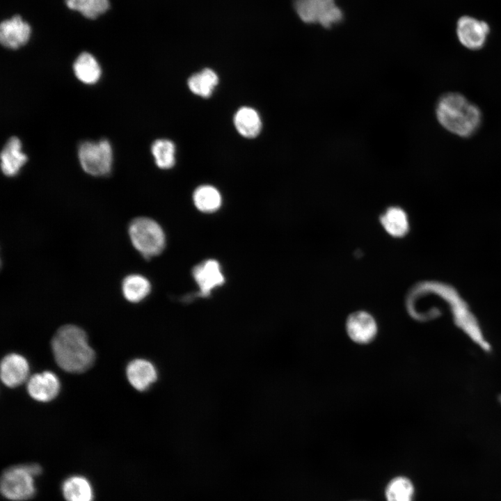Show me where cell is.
Instances as JSON below:
<instances>
[{
  "label": "cell",
  "mask_w": 501,
  "mask_h": 501,
  "mask_svg": "<svg viewBox=\"0 0 501 501\" xmlns=\"http://www.w3.org/2000/svg\"><path fill=\"white\" fill-rule=\"evenodd\" d=\"M57 365L70 373H81L88 369L95 358L86 333L79 327L67 324L59 328L51 342Z\"/></svg>",
  "instance_id": "1"
},
{
  "label": "cell",
  "mask_w": 501,
  "mask_h": 501,
  "mask_svg": "<svg viewBox=\"0 0 501 501\" xmlns=\"http://www.w3.org/2000/svg\"><path fill=\"white\" fill-rule=\"evenodd\" d=\"M436 115L443 127L461 137L472 135L482 122L479 109L456 93H447L440 98Z\"/></svg>",
  "instance_id": "2"
},
{
  "label": "cell",
  "mask_w": 501,
  "mask_h": 501,
  "mask_svg": "<svg viewBox=\"0 0 501 501\" xmlns=\"http://www.w3.org/2000/svg\"><path fill=\"white\" fill-rule=\"evenodd\" d=\"M132 245L145 258L160 254L165 246V235L161 226L147 217L133 219L129 225Z\"/></svg>",
  "instance_id": "3"
},
{
  "label": "cell",
  "mask_w": 501,
  "mask_h": 501,
  "mask_svg": "<svg viewBox=\"0 0 501 501\" xmlns=\"http://www.w3.org/2000/svg\"><path fill=\"white\" fill-rule=\"evenodd\" d=\"M294 7L304 23L319 24L326 29L340 23L344 17L335 0H294Z\"/></svg>",
  "instance_id": "4"
},
{
  "label": "cell",
  "mask_w": 501,
  "mask_h": 501,
  "mask_svg": "<svg viewBox=\"0 0 501 501\" xmlns=\"http://www.w3.org/2000/svg\"><path fill=\"white\" fill-rule=\"evenodd\" d=\"M78 156L84 170L91 175L104 176L111 171L112 149L106 139L82 143L79 147Z\"/></svg>",
  "instance_id": "5"
},
{
  "label": "cell",
  "mask_w": 501,
  "mask_h": 501,
  "mask_svg": "<svg viewBox=\"0 0 501 501\" xmlns=\"http://www.w3.org/2000/svg\"><path fill=\"white\" fill-rule=\"evenodd\" d=\"M33 475L26 465L10 467L3 473L1 479V492L12 500H25L35 493Z\"/></svg>",
  "instance_id": "6"
},
{
  "label": "cell",
  "mask_w": 501,
  "mask_h": 501,
  "mask_svg": "<svg viewBox=\"0 0 501 501\" xmlns=\"http://www.w3.org/2000/svg\"><path fill=\"white\" fill-rule=\"evenodd\" d=\"M491 29L488 24L470 16H462L457 20L456 32L460 43L470 50H479L486 42Z\"/></svg>",
  "instance_id": "7"
},
{
  "label": "cell",
  "mask_w": 501,
  "mask_h": 501,
  "mask_svg": "<svg viewBox=\"0 0 501 501\" xmlns=\"http://www.w3.org/2000/svg\"><path fill=\"white\" fill-rule=\"evenodd\" d=\"M345 328L349 337L358 344L370 343L378 333V325L374 317L364 310L351 313L347 318Z\"/></svg>",
  "instance_id": "8"
},
{
  "label": "cell",
  "mask_w": 501,
  "mask_h": 501,
  "mask_svg": "<svg viewBox=\"0 0 501 501\" xmlns=\"http://www.w3.org/2000/svg\"><path fill=\"white\" fill-rule=\"evenodd\" d=\"M26 388L29 395L38 401H49L60 390L58 377L51 372L37 373L28 379Z\"/></svg>",
  "instance_id": "9"
},
{
  "label": "cell",
  "mask_w": 501,
  "mask_h": 501,
  "mask_svg": "<svg viewBox=\"0 0 501 501\" xmlns=\"http://www.w3.org/2000/svg\"><path fill=\"white\" fill-rule=\"evenodd\" d=\"M29 366L26 359L17 353H10L1 363L0 375L3 384L15 388L28 379Z\"/></svg>",
  "instance_id": "10"
},
{
  "label": "cell",
  "mask_w": 501,
  "mask_h": 501,
  "mask_svg": "<svg viewBox=\"0 0 501 501\" xmlns=\"http://www.w3.org/2000/svg\"><path fill=\"white\" fill-rule=\"evenodd\" d=\"M31 28L19 15L1 22L0 40L10 49H17L25 45L29 39Z\"/></svg>",
  "instance_id": "11"
},
{
  "label": "cell",
  "mask_w": 501,
  "mask_h": 501,
  "mask_svg": "<svg viewBox=\"0 0 501 501\" xmlns=\"http://www.w3.org/2000/svg\"><path fill=\"white\" fill-rule=\"evenodd\" d=\"M193 276L200 288V295L207 296L211 291L224 283V277L218 262L214 260H205L196 265Z\"/></svg>",
  "instance_id": "12"
},
{
  "label": "cell",
  "mask_w": 501,
  "mask_h": 501,
  "mask_svg": "<svg viewBox=\"0 0 501 501\" xmlns=\"http://www.w3.org/2000/svg\"><path fill=\"white\" fill-rule=\"evenodd\" d=\"M126 375L129 383L138 391H145L156 381L157 371L149 360L136 358L129 363Z\"/></svg>",
  "instance_id": "13"
},
{
  "label": "cell",
  "mask_w": 501,
  "mask_h": 501,
  "mask_svg": "<svg viewBox=\"0 0 501 501\" xmlns=\"http://www.w3.org/2000/svg\"><path fill=\"white\" fill-rule=\"evenodd\" d=\"M22 144L17 137L10 138L1 153V167L3 173L12 177L18 173L26 162L27 157L22 150Z\"/></svg>",
  "instance_id": "14"
},
{
  "label": "cell",
  "mask_w": 501,
  "mask_h": 501,
  "mask_svg": "<svg viewBox=\"0 0 501 501\" xmlns=\"http://www.w3.org/2000/svg\"><path fill=\"white\" fill-rule=\"evenodd\" d=\"M381 225L391 237L401 238L409 230V221L406 212L398 206H390L379 217Z\"/></svg>",
  "instance_id": "15"
},
{
  "label": "cell",
  "mask_w": 501,
  "mask_h": 501,
  "mask_svg": "<svg viewBox=\"0 0 501 501\" xmlns=\"http://www.w3.org/2000/svg\"><path fill=\"white\" fill-rule=\"evenodd\" d=\"M234 125L242 136L247 138H255L261 132L262 120L254 109L249 106L239 108L234 116Z\"/></svg>",
  "instance_id": "16"
},
{
  "label": "cell",
  "mask_w": 501,
  "mask_h": 501,
  "mask_svg": "<svg viewBox=\"0 0 501 501\" xmlns=\"http://www.w3.org/2000/svg\"><path fill=\"white\" fill-rule=\"evenodd\" d=\"M218 83L216 73L210 68H205L191 75L187 81L189 90L203 98L209 97Z\"/></svg>",
  "instance_id": "17"
},
{
  "label": "cell",
  "mask_w": 501,
  "mask_h": 501,
  "mask_svg": "<svg viewBox=\"0 0 501 501\" xmlns=\"http://www.w3.org/2000/svg\"><path fill=\"white\" fill-rule=\"evenodd\" d=\"M77 78L87 84L96 83L101 75V69L96 59L89 53L81 54L73 65Z\"/></svg>",
  "instance_id": "18"
},
{
  "label": "cell",
  "mask_w": 501,
  "mask_h": 501,
  "mask_svg": "<svg viewBox=\"0 0 501 501\" xmlns=\"http://www.w3.org/2000/svg\"><path fill=\"white\" fill-rule=\"evenodd\" d=\"M149 280L139 274L127 276L122 283L124 297L129 302L138 303L143 300L150 292Z\"/></svg>",
  "instance_id": "19"
},
{
  "label": "cell",
  "mask_w": 501,
  "mask_h": 501,
  "mask_svg": "<svg viewBox=\"0 0 501 501\" xmlns=\"http://www.w3.org/2000/svg\"><path fill=\"white\" fill-rule=\"evenodd\" d=\"M63 493L67 501H93V493L88 481L80 476H73L65 481Z\"/></svg>",
  "instance_id": "20"
},
{
  "label": "cell",
  "mask_w": 501,
  "mask_h": 501,
  "mask_svg": "<svg viewBox=\"0 0 501 501\" xmlns=\"http://www.w3.org/2000/svg\"><path fill=\"white\" fill-rule=\"evenodd\" d=\"M196 207L203 212H214L221 205V196L218 191L211 185H202L193 193Z\"/></svg>",
  "instance_id": "21"
},
{
  "label": "cell",
  "mask_w": 501,
  "mask_h": 501,
  "mask_svg": "<svg viewBox=\"0 0 501 501\" xmlns=\"http://www.w3.org/2000/svg\"><path fill=\"white\" fill-rule=\"evenodd\" d=\"M151 152L159 168L168 169L174 166L175 147L171 141L168 139L156 140L152 145Z\"/></svg>",
  "instance_id": "22"
},
{
  "label": "cell",
  "mask_w": 501,
  "mask_h": 501,
  "mask_svg": "<svg viewBox=\"0 0 501 501\" xmlns=\"http://www.w3.org/2000/svg\"><path fill=\"white\" fill-rule=\"evenodd\" d=\"M413 493L412 482L408 478L398 477L388 484L385 497L387 501H412Z\"/></svg>",
  "instance_id": "23"
},
{
  "label": "cell",
  "mask_w": 501,
  "mask_h": 501,
  "mask_svg": "<svg viewBox=\"0 0 501 501\" xmlns=\"http://www.w3.org/2000/svg\"><path fill=\"white\" fill-rule=\"evenodd\" d=\"M66 3L70 9L91 19L104 13L109 6L108 0H66Z\"/></svg>",
  "instance_id": "24"
}]
</instances>
